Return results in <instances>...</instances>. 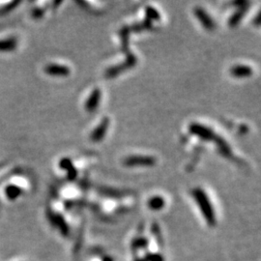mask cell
<instances>
[{
    "instance_id": "cell-4",
    "label": "cell",
    "mask_w": 261,
    "mask_h": 261,
    "mask_svg": "<svg viewBox=\"0 0 261 261\" xmlns=\"http://www.w3.org/2000/svg\"><path fill=\"white\" fill-rule=\"evenodd\" d=\"M108 126H109V119L107 118V117L103 119L102 122L100 123V125L92 133L91 140L93 142H95V143L101 142L104 139V137L106 136V134H107Z\"/></svg>"
},
{
    "instance_id": "cell-5",
    "label": "cell",
    "mask_w": 261,
    "mask_h": 261,
    "mask_svg": "<svg viewBox=\"0 0 261 261\" xmlns=\"http://www.w3.org/2000/svg\"><path fill=\"white\" fill-rule=\"evenodd\" d=\"M101 97H102V92L99 88H96L92 93L90 94V96L88 97L87 101H86V104H85V108L87 111L89 112H92L94 111L97 107L99 106L100 104V101H101Z\"/></svg>"
},
{
    "instance_id": "cell-15",
    "label": "cell",
    "mask_w": 261,
    "mask_h": 261,
    "mask_svg": "<svg viewBox=\"0 0 261 261\" xmlns=\"http://www.w3.org/2000/svg\"><path fill=\"white\" fill-rule=\"evenodd\" d=\"M42 15H43V11H41V10H39V9H37V10H35V11L33 12L34 18H41Z\"/></svg>"
},
{
    "instance_id": "cell-13",
    "label": "cell",
    "mask_w": 261,
    "mask_h": 261,
    "mask_svg": "<svg viewBox=\"0 0 261 261\" xmlns=\"http://www.w3.org/2000/svg\"><path fill=\"white\" fill-rule=\"evenodd\" d=\"M22 190L20 188L10 185L9 187L6 188V195L8 197L9 200H16L17 198H19L21 195Z\"/></svg>"
},
{
    "instance_id": "cell-2",
    "label": "cell",
    "mask_w": 261,
    "mask_h": 261,
    "mask_svg": "<svg viewBox=\"0 0 261 261\" xmlns=\"http://www.w3.org/2000/svg\"><path fill=\"white\" fill-rule=\"evenodd\" d=\"M126 166H153L156 159L151 156H130L123 162Z\"/></svg>"
},
{
    "instance_id": "cell-12",
    "label": "cell",
    "mask_w": 261,
    "mask_h": 261,
    "mask_svg": "<svg viewBox=\"0 0 261 261\" xmlns=\"http://www.w3.org/2000/svg\"><path fill=\"white\" fill-rule=\"evenodd\" d=\"M245 12H246L245 7H240V9L238 10L237 12L235 13V14L229 19L228 24H229L230 26H235V25L242 20V18H243Z\"/></svg>"
},
{
    "instance_id": "cell-6",
    "label": "cell",
    "mask_w": 261,
    "mask_h": 261,
    "mask_svg": "<svg viewBox=\"0 0 261 261\" xmlns=\"http://www.w3.org/2000/svg\"><path fill=\"white\" fill-rule=\"evenodd\" d=\"M45 72L49 76L65 77L70 74V68L59 64H49L45 68Z\"/></svg>"
},
{
    "instance_id": "cell-14",
    "label": "cell",
    "mask_w": 261,
    "mask_h": 261,
    "mask_svg": "<svg viewBox=\"0 0 261 261\" xmlns=\"http://www.w3.org/2000/svg\"><path fill=\"white\" fill-rule=\"evenodd\" d=\"M146 13H147V16H148L150 19L154 20V21L160 19L159 14H158V12L155 10L154 8H152V7H147V8H146Z\"/></svg>"
},
{
    "instance_id": "cell-7",
    "label": "cell",
    "mask_w": 261,
    "mask_h": 261,
    "mask_svg": "<svg viewBox=\"0 0 261 261\" xmlns=\"http://www.w3.org/2000/svg\"><path fill=\"white\" fill-rule=\"evenodd\" d=\"M194 15L198 18V20L202 23V25L209 30H212L215 26L213 20L209 17V15L205 12L201 7H197L194 10Z\"/></svg>"
},
{
    "instance_id": "cell-1",
    "label": "cell",
    "mask_w": 261,
    "mask_h": 261,
    "mask_svg": "<svg viewBox=\"0 0 261 261\" xmlns=\"http://www.w3.org/2000/svg\"><path fill=\"white\" fill-rule=\"evenodd\" d=\"M191 193L206 224L210 227H215L217 226V217L214 210L213 205L210 202L207 193L201 188H197L192 190Z\"/></svg>"
},
{
    "instance_id": "cell-9",
    "label": "cell",
    "mask_w": 261,
    "mask_h": 261,
    "mask_svg": "<svg viewBox=\"0 0 261 261\" xmlns=\"http://www.w3.org/2000/svg\"><path fill=\"white\" fill-rule=\"evenodd\" d=\"M147 205L152 211H161L166 206V201L161 195H154L148 200Z\"/></svg>"
},
{
    "instance_id": "cell-8",
    "label": "cell",
    "mask_w": 261,
    "mask_h": 261,
    "mask_svg": "<svg viewBox=\"0 0 261 261\" xmlns=\"http://www.w3.org/2000/svg\"><path fill=\"white\" fill-rule=\"evenodd\" d=\"M230 73L235 78H248L252 75V69L248 65H235L230 69Z\"/></svg>"
},
{
    "instance_id": "cell-11",
    "label": "cell",
    "mask_w": 261,
    "mask_h": 261,
    "mask_svg": "<svg viewBox=\"0 0 261 261\" xmlns=\"http://www.w3.org/2000/svg\"><path fill=\"white\" fill-rule=\"evenodd\" d=\"M60 166L68 171L70 179H74L77 176V170L74 168L73 164H72V161L70 159H67V158L63 159V160L60 162Z\"/></svg>"
},
{
    "instance_id": "cell-16",
    "label": "cell",
    "mask_w": 261,
    "mask_h": 261,
    "mask_svg": "<svg viewBox=\"0 0 261 261\" xmlns=\"http://www.w3.org/2000/svg\"><path fill=\"white\" fill-rule=\"evenodd\" d=\"M102 261H114V259L111 257V256H109V255H106V256H104L102 259Z\"/></svg>"
},
{
    "instance_id": "cell-10",
    "label": "cell",
    "mask_w": 261,
    "mask_h": 261,
    "mask_svg": "<svg viewBox=\"0 0 261 261\" xmlns=\"http://www.w3.org/2000/svg\"><path fill=\"white\" fill-rule=\"evenodd\" d=\"M17 40L15 38H10L7 40L0 41V51H11L17 48Z\"/></svg>"
},
{
    "instance_id": "cell-3",
    "label": "cell",
    "mask_w": 261,
    "mask_h": 261,
    "mask_svg": "<svg viewBox=\"0 0 261 261\" xmlns=\"http://www.w3.org/2000/svg\"><path fill=\"white\" fill-rule=\"evenodd\" d=\"M189 130L190 134L201 138L203 141H215L216 139V135L214 134L213 130L201 124H190Z\"/></svg>"
}]
</instances>
